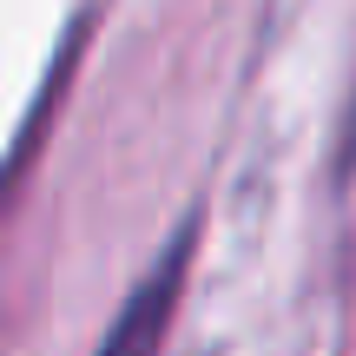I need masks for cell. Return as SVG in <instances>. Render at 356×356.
Segmentation results:
<instances>
[{"mask_svg":"<svg viewBox=\"0 0 356 356\" xmlns=\"http://www.w3.org/2000/svg\"><path fill=\"white\" fill-rule=\"evenodd\" d=\"M165 297H172V270H159V284H145L139 304L126 310V323H119V337H113V356H145L152 330L165 323Z\"/></svg>","mask_w":356,"mask_h":356,"instance_id":"1","label":"cell"}]
</instances>
